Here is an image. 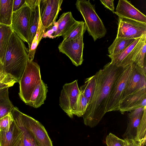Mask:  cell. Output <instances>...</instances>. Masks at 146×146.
I'll list each match as a JSON object with an SVG mask.
<instances>
[{"label": "cell", "mask_w": 146, "mask_h": 146, "mask_svg": "<svg viewBox=\"0 0 146 146\" xmlns=\"http://www.w3.org/2000/svg\"><path fill=\"white\" fill-rule=\"evenodd\" d=\"M124 68L117 67L109 62L96 72L94 93L82 116L85 125L92 128L96 126L106 113L111 90Z\"/></svg>", "instance_id": "cell-1"}, {"label": "cell", "mask_w": 146, "mask_h": 146, "mask_svg": "<svg viewBox=\"0 0 146 146\" xmlns=\"http://www.w3.org/2000/svg\"><path fill=\"white\" fill-rule=\"evenodd\" d=\"M28 59L29 50L23 41L13 32L4 59L0 63V71L11 75L19 82Z\"/></svg>", "instance_id": "cell-2"}, {"label": "cell", "mask_w": 146, "mask_h": 146, "mask_svg": "<svg viewBox=\"0 0 146 146\" xmlns=\"http://www.w3.org/2000/svg\"><path fill=\"white\" fill-rule=\"evenodd\" d=\"M75 5L84 20L86 30L94 41L105 36L107 30L90 0H77Z\"/></svg>", "instance_id": "cell-3"}, {"label": "cell", "mask_w": 146, "mask_h": 146, "mask_svg": "<svg viewBox=\"0 0 146 146\" xmlns=\"http://www.w3.org/2000/svg\"><path fill=\"white\" fill-rule=\"evenodd\" d=\"M127 127L123 135L125 139H133L143 146L146 144V107L130 111Z\"/></svg>", "instance_id": "cell-4"}, {"label": "cell", "mask_w": 146, "mask_h": 146, "mask_svg": "<svg viewBox=\"0 0 146 146\" xmlns=\"http://www.w3.org/2000/svg\"><path fill=\"white\" fill-rule=\"evenodd\" d=\"M41 80L39 65L28 59L19 82V95L21 99L26 104L29 102L35 87Z\"/></svg>", "instance_id": "cell-5"}, {"label": "cell", "mask_w": 146, "mask_h": 146, "mask_svg": "<svg viewBox=\"0 0 146 146\" xmlns=\"http://www.w3.org/2000/svg\"><path fill=\"white\" fill-rule=\"evenodd\" d=\"M133 66V62L125 67L122 72L116 80L108 101L106 113L118 111L119 102L123 98Z\"/></svg>", "instance_id": "cell-6"}, {"label": "cell", "mask_w": 146, "mask_h": 146, "mask_svg": "<svg viewBox=\"0 0 146 146\" xmlns=\"http://www.w3.org/2000/svg\"><path fill=\"white\" fill-rule=\"evenodd\" d=\"M31 13L25 3L19 9L13 12L11 27L13 31L23 41L28 43Z\"/></svg>", "instance_id": "cell-7"}, {"label": "cell", "mask_w": 146, "mask_h": 146, "mask_svg": "<svg viewBox=\"0 0 146 146\" xmlns=\"http://www.w3.org/2000/svg\"><path fill=\"white\" fill-rule=\"evenodd\" d=\"M146 34V23L119 17L116 38L136 39Z\"/></svg>", "instance_id": "cell-8"}, {"label": "cell", "mask_w": 146, "mask_h": 146, "mask_svg": "<svg viewBox=\"0 0 146 146\" xmlns=\"http://www.w3.org/2000/svg\"><path fill=\"white\" fill-rule=\"evenodd\" d=\"M80 94L78 80L70 83H66L63 86L59 97V105L61 108L70 118H72L73 107Z\"/></svg>", "instance_id": "cell-9"}, {"label": "cell", "mask_w": 146, "mask_h": 146, "mask_svg": "<svg viewBox=\"0 0 146 146\" xmlns=\"http://www.w3.org/2000/svg\"><path fill=\"white\" fill-rule=\"evenodd\" d=\"M21 115L24 125L33 137L37 146H53L47 131L41 123L21 112Z\"/></svg>", "instance_id": "cell-10"}, {"label": "cell", "mask_w": 146, "mask_h": 146, "mask_svg": "<svg viewBox=\"0 0 146 146\" xmlns=\"http://www.w3.org/2000/svg\"><path fill=\"white\" fill-rule=\"evenodd\" d=\"M84 48L83 35L74 39L62 41L58 46L59 52L66 55L76 66L82 63Z\"/></svg>", "instance_id": "cell-11"}, {"label": "cell", "mask_w": 146, "mask_h": 146, "mask_svg": "<svg viewBox=\"0 0 146 146\" xmlns=\"http://www.w3.org/2000/svg\"><path fill=\"white\" fill-rule=\"evenodd\" d=\"M62 0H40V16L42 24L46 29L56 22Z\"/></svg>", "instance_id": "cell-12"}, {"label": "cell", "mask_w": 146, "mask_h": 146, "mask_svg": "<svg viewBox=\"0 0 146 146\" xmlns=\"http://www.w3.org/2000/svg\"><path fill=\"white\" fill-rule=\"evenodd\" d=\"M146 107V88L139 90L127 95L119 102L118 111L122 114L125 112Z\"/></svg>", "instance_id": "cell-13"}, {"label": "cell", "mask_w": 146, "mask_h": 146, "mask_svg": "<svg viewBox=\"0 0 146 146\" xmlns=\"http://www.w3.org/2000/svg\"><path fill=\"white\" fill-rule=\"evenodd\" d=\"M146 68H141L133 62L132 71L122 99L137 90L146 88Z\"/></svg>", "instance_id": "cell-14"}, {"label": "cell", "mask_w": 146, "mask_h": 146, "mask_svg": "<svg viewBox=\"0 0 146 146\" xmlns=\"http://www.w3.org/2000/svg\"><path fill=\"white\" fill-rule=\"evenodd\" d=\"M146 34L141 38L136 46L125 59L123 65L124 68L134 62L139 67L146 68Z\"/></svg>", "instance_id": "cell-15"}, {"label": "cell", "mask_w": 146, "mask_h": 146, "mask_svg": "<svg viewBox=\"0 0 146 146\" xmlns=\"http://www.w3.org/2000/svg\"><path fill=\"white\" fill-rule=\"evenodd\" d=\"M114 13L119 17L146 23V16L126 0L119 1Z\"/></svg>", "instance_id": "cell-16"}, {"label": "cell", "mask_w": 146, "mask_h": 146, "mask_svg": "<svg viewBox=\"0 0 146 146\" xmlns=\"http://www.w3.org/2000/svg\"><path fill=\"white\" fill-rule=\"evenodd\" d=\"M23 136V133L14 121L7 131H0L1 146H16Z\"/></svg>", "instance_id": "cell-17"}, {"label": "cell", "mask_w": 146, "mask_h": 146, "mask_svg": "<svg viewBox=\"0 0 146 146\" xmlns=\"http://www.w3.org/2000/svg\"><path fill=\"white\" fill-rule=\"evenodd\" d=\"M48 88L47 84L41 80L34 89L27 105L36 108L40 107L46 100Z\"/></svg>", "instance_id": "cell-18"}, {"label": "cell", "mask_w": 146, "mask_h": 146, "mask_svg": "<svg viewBox=\"0 0 146 146\" xmlns=\"http://www.w3.org/2000/svg\"><path fill=\"white\" fill-rule=\"evenodd\" d=\"M70 11L63 13L56 22L57 27L52 36L56 38L63 35L77 22Z\"/></svg>", "instance_id": "cell-19"}, {"label": "cell", "mask_w": 146, "mask_h": 146, "mask_svg": "<svg viewBox=\"0 0 146 146\" xmlns=\"http://www.w3.org/2000/svg\"><path fill=\"white\" fill-rule=\"evenodd\" d=\"M13 32L11 26L0 24V63L4 59Z\"/></svg>", "instance_id": "cell-20"}, {"label": "cell", "mask_w": 146, "mask_h": 146, "mask_svg": "<svg viewBox=\"0 0 146 146\" xmlns=\"http://www.w3.org/2000/svg\"><path fill=\"white\" fill-rule=\"evenodd\" d=\"M13 0H0V24L11 26Z\"/></svg>", "instance_id": "cell-21"}, {"label": "cell", "mask_w": 146, "mask_h": 146, "mask_svg": "<svg viewBox=\"0 0 146 146\" xmlns=\"http://www.w3.org/2000/svg\"><path fill=\"white\" fill-rule=\"evenodd\" d=\"M136 39L116 38L112 44L108 47V56L118 54L129 46Z\"/></svg>", "instance_id": "cell-22"}, {"label": "cell", "mask_w": 146, "mask_h": 146, "mask_svg": "<svg viewBox=\"0 0 146 146\" xmlns=\"http://www.w3.org/2000/svg\"><path fill=\"white\" fill-rule=\"evenodd\" d=\"M31 9V13L30 19L29 40L27 43L29 49L31 47L38 27L40 17L39 3L36 7Z\"/></svg>", "instance_id": "cell-23"}, {"label": "cell", "mask_w": 146, "mask_h": 146, "mask_svg": "<svg viewBox=\"0 0 146 146\" xmlns=\"http://www.w3.org/2000/svg\"><path fill=\"white\" fill-rule=\"evenodd\" d=\"M9 88L0 90V119L10 113L14 107L9 98Z\"/></svg>", "instance_id": "cell-24"}, {"label": "cell", "mask_w": 146, "mask_h": 146, "mask_svg": "<svg viewBox=\"0 0 146 146\" xmlns=\"http://www.w3.org/2000/svg\"><path fill=\"white\" fill-rule=\"evenodd\" d=\"M86 27L84 22L77 21L62 36L63 41L75 39L82 35L85 32Z\"/></svg>", "instance_id": "cell-25"}, {"label": "cell", "mask_w": 146, "mask_h": 146, "mask_svg": "<svg viewBox=\"0 0 146 146\" xmlns=\"http://www.w3.org/2000/svg\"><path fill=\"white\" fill-rule=\"evenodd\" d=\"M141 37L136 39L129 46L120 53L114 56H109L111 59V63L117 67H123V65L125 59L137 44Z\"/></svg>", "instance_id": "cell-26"}, {"label": "cell", "mask_w": 146, "mask_h": 146, "mask_svg": "<svg viewBox=\"0 0 146 146\" xmlns=\"http://www.w3.org/2000/svg\"><path fill=\"white\" fill-rule=\"evenodd\" d=\"M46 30L42 24L40 16L36 33L32 41L31 47L29 49V58L31 61H33L37 47Z\"/></svg>", "instance_id": "cell-27"}, {"label": "cell", "mask_w": 146, "mask_h": 146, "mask_svg": "<svg viewBox=\"0 0 146 146\" xmlns=\"http://www.w3.org/2000/svg\"><path fill=\"white\" fill-rule=\"evenodd\" d=\"M88 100L83 93L80 91L78 98L74 105L73 110V115L78 117H82L87 108Z\"/></svg>", "instance_id": "cell-28"}, {"label": "cell", "mask_w": 146, "mask_h": 146, "mask_svg": "<svg viewBox=\"0 0 146 146\" xmlns=\"http://www.w3.org/2000/svg\"><path fill=\"white\" fill-rule=\"evenodd\" d=\"M96 86L95 75L86 78L84 84L79 88L80 91L83 93L88 100H90L94 93Z\"/></svg>", "instance_id": "cell-29"}, {"label": "cell", "mask_w": 146, "mask_h": 146, "mask_svg": "<svg viewBox=\"0 0 146 146\" xmlns=\"http://www.w3.org/2000/svg\"><path fill=\"white\" fill-rule=\"evenodd\" d=\"M19 82L11 75L0 71V90L12 86L15 83Z\"/></svg>", "instance_id": "cell-30"}, {"label": "cell", "mask_w": 146, "mask_h": 146, "mask_svg": "<svg viewBox=\"0 0 146 146\" xmlns=\"http://www.w3.org/2000/svg\"><path fill=\"white\" fill-rule=\"evenodd\" d=\"M106 143L107 146H127V145L126 139H120L111 133L106 137Z\"/></svg>", "instance_id": "cell-31"}, {"label": "cell", "mask_w": 146, "mask_h": 146, "mask_svg": "<svg viewBox=\"0 0 146 146\" xmlns=\"http://www.w3.org/2000/svg\"><path fill=\"white\" fill-rule=\"evenodd\" d=\"M13 119L11 112L0 119V131H8Z\"/></svg>", "instance_id": "cell-32"}, {"label": "cell", "mask_w": 146, "mask_h": 146, "mask_svg": "<svg viewBox=\"0 0 146 146\" xmlns=\"http://www.w3.org/2000/svg\"><path fill=\"white\" fill-rule=\"evenodd\" d=\"M102 3L105 6V7L111 10L113 13H114V0H100Z\"/></svg>", "instance_id": "cell-33"}, {"label": "cell", "mask_w": 146, "mask_h": 146, "mask_svg": "<svg viewBox=\"0 0 146 146\" xmlns=\"http://www.w3.org/2000/svg\"><path fill=\"white\" fill-rule=\"evenodd\" d=\"M25 0H13V12H14L20 9L25 4Z\"/></svg>", "instance_id": "cell-34"}, {"label": "cell", "mask_w": 146, "mask_h": 146, "mask_svg": "<svg viewBox=\"0 0 146 146\" xmlns=\"http://www.w3.org/2000/svg\"><path fill=\"white\" fill-rule=\"evenodd\" d=\"M40 0H25V3L31 9L36 7L39 4Z\"/></svg>", "instance_id": "cell-35"}, {"label": "cell", "mask_w": 146, "mask_h": 146, "mask_svg": "<svg viewBox=\"0 0 146 146\" xmlns=\"http://www.w3.org/2000/svg\"><path fill=\"white\" fill-rule=\"evenodd\" d=\"M126 139L127 142V146H143L140 143L133 139Z\"/></svg>", "instance_id": "cell-36"}, {"label": "cell", "mask_w": 146, "mask_h": 146, "mask_svg": "<svg viewBox=\"0 0 146 146\" xmlns=\"http://www.w3.org/2000/svg\"><path fill=\"white\" fill-rule=\"evenodd\" d=\"M22 138L19 141V142L18 143L16 146H22Z\"/></svg>", "instance_id": "cell-37"}, {"label": "cell", "mask_w": 146, "mask_h": 146, "mask_svg": "<svg viewBox=\"0 0 146 146\" xmlns=\"http://www.w3.org/2000/svg\"><path fill=\"white\" fill-rule=\"evenodd\" d=\"M22 146H23V137L22 138Z\"/></svg>", "instance_id": "cell-38"}, {"label": "cell", "mask_w": 146, "mask_h": 146, "mask_svg": "<svg viewBox=\"0 0 146 146\" xmlns=\"http://www.w3.org/2000/svg\"><path fill=\"white\" fill-rule=\"evenodd\" d=\"M0 146H1V145H0Z\"/></svg>", "instance_id": "cell-39"}, {"label": "cell", "mask_w": 146, "mask_h": 146, "mask_svg": "<svg viewBox=\"0 0 146 146\" xmlns=\"http://www.w3.org/2000/svg\"></svg>", "instance_id": "cell-40"}]
</instances>
